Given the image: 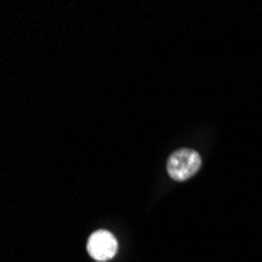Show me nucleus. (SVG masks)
Returning <instances> with one entry per match:
<instances>
[{
    "label": "nucleus",
    "mask_w": 262,
    "mask_h": 262,
    "mask_svg": "<svg viewBox=\"0 0 262 262\" xmlns=\"http://www.w3.org/2000/svg\"><path fill=\"white\" fill-rule=\"evenodd\" d=\"M201 168V156L188 148L174 151L166 162V171L173 181L184 182L195 176Z\"/></svg>",
    "instance_id": "obj_1"
},
{
    "label": "nucleus",
    "mask_w": 262,
    "mask_h": 262,
    "mask_svg": "<svg viewBox=\"0 0 262 262\" xmlns=\"http://www.w3.org/2000/svg\"><path fill=\"white\" fill-rule=\"evenodd\" d=\"M88 254L94 260H108L116 254L118 250V242L115 239V235L110 234L108 231H96L90 235L88 244H86Z\"/></svg>",
    "instance_id": "obj_2"
}]
</instances>
